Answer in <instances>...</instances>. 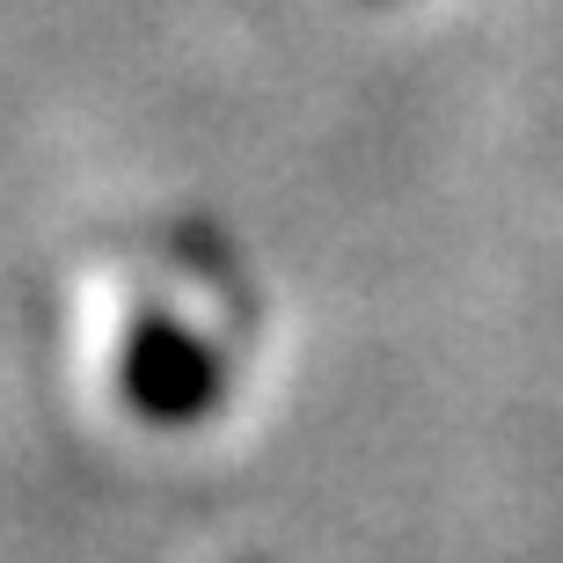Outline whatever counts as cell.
<instances>
[{
    "label": "cell",
    "mask_w": 563,
    "mask_h": 563,
    "mask_svg": "<svg viewBox=\"0 0 563 563\" xmlns=\"http://www.w3.org/2000/svg\"><path fill=\"white\" fill-rule=\"evenodd\" d=\"M118 396L146 424H198L228 402V358L176 314H140L118 352Z\"/></svg>",
    "instance_id": "6da1fadb"
}]
</instances>
